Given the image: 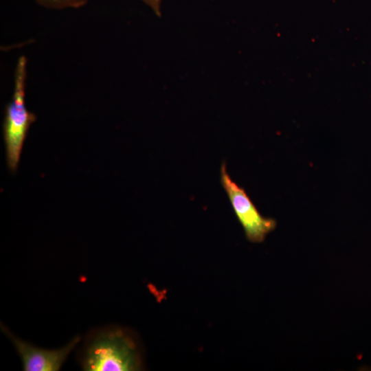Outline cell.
I'll return each instance as SVG.
<instances>
[{"label": "cell", "mask_w": 371, "mask_h": 371, "mask_svg": "<svg viewBox=\"0 0 371 371\" xmlns=\"http://www.w3.org/2000/svg\"><path fill=\"white\" fill-rule=\"evenodd\" d=\"M78 358L85 371H137L143 364L135 336L118 326H106L90 332Z\"/></svg>", "instance_id": "cell-1"}, {"label": "cell", "mask_w": 371, "mask_h": 371, "mask_svg": "<svg viewBox=\"0 0 371 371\" xmlns=\"http://www.w3.org/2000/svg\"><path fill=\"white\" fill-rule=\"evenodd\" d=\"M40 5L46 8L63 10L79 8L84 6L89 0H34Z\"/></svg>", "instance_id": "cell-5"}, {"label": "cell", "mask_w": 371, "mask_h": 371, "mask_svg": "<svg viewBox=\"0 0 371 371\" xmlns=\"http://www.w3.org/2000/svg\"><path fill=\"white\" fill-rule=\"evenodd\" d=\"M220 179L247 239L251 243L263 242L267 235L276 229V221L261 215L244 188L232 179L225 162L221 166Z\"/></svg>", "instance_id": "cell-3"}, {"label": "cell", "mask_w": 371, "mask_h": 371, "mask_svg": "<svg viewBox=\"0 0 371 371\" xmlns=\"http://www.w3.org/2000/svg\"><path fill=\"white\" fill-rule=\"evenodd\" d=\"M148 8H150L152 11L157 16H161V8L162 3L164 0H140Z\"/></svg>", "instance_id": "cell-6"}, {"label": "cell", "mask_w": 371, "mask_h": 371, "mask_svg": "<svg viewBox=\"0 0 371 371\" xmlns=\"http://www.w3.org/2000/svg\"><path fill=\"white\" fill-rule=\"evenodd\" d=\"M27 65V58L21 56L14 69L12 95L5 108L3 139L8 166L12 172L17 170L26 136L36 120L25 105Z\"/></svg>", "instance_id": "cell-2"}, {"label": "cell", "mask_w": 371, "mask_h": 371, "mask_svg": "<svg viewBox=\"0 0 371 371\" xmlns=\"http://www.w3.org/2000/svg\"><path fill=\"white\" fill-rule=\"evenodd\" d=\"M1 329L14 345L25 371L59 370L71 351L80 341V337L77 336L63 348L46 350L17 338L3 324H1Z\"/></svg>", "instance_id": "cell-4"}]
</instances>
